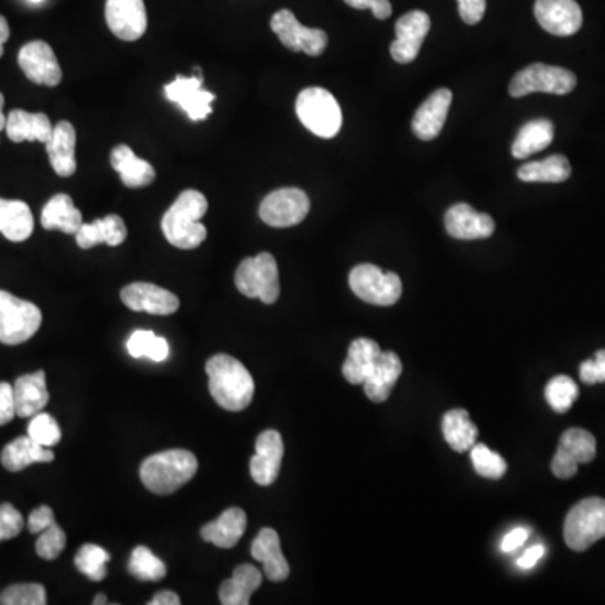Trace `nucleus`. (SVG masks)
<instances>
[{"instance_id": "79ce46f5", "label": "nucleus", "mask_w": 605, "mask_h": 605, "mask_svg": "<svg viewBox=\"0 0 605 605\" xmlns=\"http://www.w3.org/2000/svg\"><path fill=\"white\" fill-rule=\"evenodd\" d=\"M471 461L476 473L483 478L499 479L507 473V461L503 460L498 453L489 450L485 444L476 443L471 447Z\"/></svg>"}, {"instance_id": "09e8293b", "label": "nucleus", "mask_w": 605, "mask_h": 605, "mask_svg": "<svg viewBox=\"0 0 605 605\" xmlns=\"http://www.w3.org/2000/svg\"><path fill=\"white\" fill-rule=\"evenodd\" d=\"M15 415L14 389L11 383L0 382V425L9 424Z\"/></svg>"}, {"instance_id": "4d7b16f0", "label": "nucleus", "mask_w": 605, "mask_h": 605, "mask_svg": "<svg viewBox=\"0 0 605 605\" xmlns=\"http://www.w3.org/2000/svg\"><path fill=\"white\" fill-rule=\"evenodd\" d=\"M9 36H11L9 22L6 21L4 15H0V57L4 54V44L8 43Z\"/></svg>"}, {"instance_id": "f3484780", "label": "nucleus", "mask_w": 605, "mask_h": 605, "mask_svg": "<svg viewBox=\"0 0 605 605\" xmlns=\"http://www.w3.org/2000/svg\"><path fill=\"white\" fill-rule=\"evenodd\" d=\"M534 18L553 36H574L581 31L582 9L575 0H537Z\"/></svg>"}, {"instance_id": "603ef678", "label": "nucleus", "mask_w": 605, "mask_h": 605, "mask_svg": "<svg viewBox=\"0 0 605 605\" xmlns=\"http://www.w3.org/2000/svg\"><path fill=\"white\" fill-rule=\"evenodd\" d=\"M56 523L54 520V511L50 507H40L29 515L28 528L31 533L40 534L41 531Z\"/></svg>"}, {"instance_id": "5fc2aeb1", "label": "nucleus", "mask_w": 605, "mask_h": 605, "mask_svg": "<svg viewBox=\"0 0 605 605\" xmlns=\"http://www.w3.org/2000/svg\"><path fill=\"white\" fill-rule=\"evenodd\" d=\"M543 555H545V547L533 545L531 549H528L527 552L520 557V559H518V566L525 570L533 569V566L542 560Z\"/></svg>"}, {"instance_id": "864d4df0", "label": "nucleus", "mask_w": 605, "mask_h": 605, "mask_svg": "<svg viewBox=\"0 0 605 605\" xmlns=\"http://www.w3.org/2000/svg\"><path fill=\"white\" fill-rule=\"evenodd\" d=\"M528 534H530V531L527 528H515V530H511L507 537L503 538V552H514V550L520 549L527 542Z\"/></svg>"}, {"instance_id": "37998d69", "label": "nucleus", "mask_w": 605, "mask_h": 605, "mask_svg": "<svg viewBox=\"0 0 605 605\" xmlns=\"http://www.w3.org/2000/svg\"><path fill=\"white\" fill-rule=\"evenodd\" d=\"M28 435L36 443H40L41 446L54 447L60 444L63 434H61L60 424L53 415L40 412V414L32 415L31 422H29Z\"/></svg>"}, {"instance_id": "7ed1b4c3", "label": "nucleus", "mask_w": 605, "mask_h": 605, "mask_svg": "<svg viewBox=\"0 0 605 605\" xmlns=\"http://www.w3.org/2000/svg\"><path fill=\"white\" fill-rule=\"evenodd\" d=\"M197 467V457L191 451H163L143 461L140 478L155 495H172L194 478Z\"/></svg>"}, {"instance_id": "4468645a", "label": "nucleus", "mask_w": 605, "mask_h": 605, "mask_svg": "<svg viewBox=\"0 0 605 605\" xmlns=\"http://www.w3.org/2000/svg\"><path fill=\"white\" fill-rule=\"evenodd\" d=\"M19 66H21L29 82L36 85L54 86L60 85L63 79L60 63L53 47L44 41H32L22 46L19 51Z\"/></svg>"}, {"instance_id": "de8ad7c7", "label": "nucleus", "mask_w": 605, "mask_h": 605, "mask_svg": "<svg viewBox=\"0 0 605 605\" xmlns=\"http://www.w3.org/2000/svg\"><path fill=\"white\" fill-rule=\"evenodd\" d=\"M581 379L588 386L605 382V350H598L594 358L581 365Z\"/></svg>"}, {"instance_id": "c9c22d12", "label": "nucleus", "mask_w": 605, "mask_h": 605, "mask_svg": "<svg viewBox=\"0 0 605 605\" xmlns=\"http://www.w3.org/2000/svg\"><path fill=\"white\" fill-rule=\"evenodd\" d=\"M443 434L446 443L456 453H464L475 446L478 440V428L473 424L464 409H453L444 414Z\"/></svg>"}, {"instance_id": "052dcab7", "label": "nucleus", "mask_w": 605, "mask_h": 605, "mask_svg": "<svg viewBox=\"0 0 605 605\" xmlns=\"http://www.w3.org/2000/svg\"><path fill=\"white\" fill-rule=\"evenodd\" d=\"M29 2H32V4H41L43 0H29Z\"/></svg>"}, {"instance_id": "9b49d317", "label": "nucleus", "mask_w": 605, "mask_h": 605, "mask_svg": "<svg viewBox=\"0 0 605 605\" xmlns=\"http://www.w3.org/2000/svg\"><path fill=\"white\" fill-rule=\"evenodd\" d=\"M310 213V198L301 188H278L266 195L259 217L271 227H291L303 223Z\"/></svg>"}, {"instance_id": "c03bdc74", "label": "nucleus", "mask_w": 605, "mask_h": 605, "mask_svg": "<svg viewBox=\"0 0 605 605\" xmlns=\"http://www.w3.org/2000/svg\"><path fill=\"white\" fill-rule=\"evenodd\" d=\"M46 602V588L41 584H15L0 594V604L4 605H44Z\"/></svg>"}, {"instance_id": "6e6d98bb", "label": "nucleus", "mask_w": 605, "mask_h": 605, "mask_svg": "<svg viewBox=\"0 0 605 605\" xmlns=\"http://www.w3.org/2000/svg\"><path fill=\"white\" fill-rule=\"evenodd\" d=\"M181 604V598L175 592L172 591H162L159 594H155V597L150 601V605H179Z\"/></svg>"}, {"instance_id": "a878e982", "label": "nucleus", "mask_w": 605, "mask_h": 605, "mask_svg": "<svg viewBox=\"0 0 605 605\" xmlns=\"http://www.w3.org/2000/svg\"><path fill=\"white\" fill-rule=\"evenodd\" d=\"M248 527V517L241 508H229L216 521H210L201 528L202 540L219 547L233 549L238 545Z\"/></svg>"}, {"instance_id": "e433bc0d", "label": "nucleus", "mask_w": 605, "mask_h": 605, "mask_svg": "<svg viewBox=\"0 0 605 605\" xmlns=\"http://www.w3.org/2000/svg\"><path fill=\"white\" fill-rule=\"evenodd\" d=\"M572 174L569 159L563 155H552L540 162L525 163L518 169V179L523 182H542V184H560Z\"/></svg>"}, {"instance_id": "0eeeda50", "label": "nucleus", "mask_w": 605, "mask_h": 605, "mask_svg": "<svg viewBox=\"0 0 605 605\" xmlns=\"http://www.w3.org/2000/svg\"><path fill=\"white\" fill-rule=\"evenodd\" d=\"M236 287L245 296L259 298L266 305H273L280 298V273L273 255L261 252L245 259L236 271Z\"/></svg>"}, {"instance_id": "9d476101", "label": "nucleus", "mask_w": 605, "mask_h": 605, "mask_svg": "<svg viewBox=\"0 0 605 605\" xmlns=\"http://www.w3.org/2000/svg\"><path fill=\"white\" fill-rule=\"evenodd\" d=\"M271 29L281 44L293 53H305L315 57L325 53L326 44H328L325 31L306 28L288 9H281L273 15Z\"/></svg>"}, {"instance_id": "13d9d810", "label": "nucleus", "mask_w": 605, "mask_h": 605, "mask_svg": "<svg viewBox=\"0 0 605 605\" xmlns=\"http://www.w3.org/2000/svg\"><path fill=\"white\" fill-rule=\"evenodd\" d=\"M8 125V117L4 115V95L0 93V131L6 130Z\"/></svg>"}, {"instance_id": "f03ea898", "label": "nucleus", "mask_w": 605, "mask_h": 605, "mask_svg": "<svg viewBox=\"0 0 605 605\" xmlns=\"http://www.w3.org/2000/svg\"><path fill=\"white\" fill-rule=\"evenodd\" d=\"M209 204L198 191H184L162 219L163 236L179 249H195L206 241L207 229L201 223Z\"/></svg>"}, {"instance_id": "f257e3e1", "label": "nucleus", "mask_w": 605, "mask_h": 605, "mask_svg": "<svg viewBox=\"0 0 605 605\" xmlns=\"http://www.w3.org/2000/svg\"><path fill=\"white\" fill-rule=\"evenodd\" d=\"M209 376L210 396L226 411H245L255 397V380L248 368L230 357V355H214L206 365Z\"/></svg>"}, {"instance_id": "a211bd4d", "label": "nucleus", "mask_w": 605, "mask_h": 605, "mask_svg": "<svg viewBox=\"0 0 605 605\" xmlns=\"http://www.w3.org/2000/svg\"><path fill=\"white\" fill-rule=\"evenodd\" d=\"M121 301L133 312L166 316L177 312L181 301L172 291L152 283H131L121 290Z\"/></svg>"}, {"instance_id": "8fccbe9b", "label": "nucleus", "mask_w": 605, "mask_h": 605, "mask_svg": "<svg viewBox=\"0 0 605 605\" xmlns=\"http://www.w3.org/2000/svg\"><path fill=\"white\" fill-rule=\"evenodd\" d=\"M461 19L466 24L475 25L485 18L486 0H457Z\"/></svg>"}, {"instance_id": "a19ab883", "label": "nucleus", "mask_w": 605, "mask_h": 605, "mask_svg": "<svg viewBox=\"0 0 605 605\" xmlns=\"http://www.w3.org/2000/svg\"><path fill=\"white\" fill-rule=\"evenodd\" d=\"M545 399L550 408L559 414H565L579 399V387L566 376H557L547 383Z\"/></svg>"}, {"instance_id": "473e14b6", "label": "nucleus", "mask_w": 605, "mask_h": 605, "mask_svg": "<svg viewBox=\"0 0 605 605\" xmlns=\"http://www.w3.org/2000/svg\"><path fill=\"white\" fill-rule=\"evenodd\" d=\"M41 224L46 230L56 229L64 234H76L85 223L73 198L67 194H57L44 206Z\"/></svg>"}, {"instance_id": "6ab92c4d", "label": "nucleus", "mask_w": 605, "mask_h": 605, "mask_svg": "<svg viewBox=\"0 0 605 605\" xmlns=\"http://www.w3.org/2000/svg\"><path fill=\"white\" fill-rule=\"evenodd\" d=\"M283 456L284 444L280 432L273 431V429L261 432L256 440V454L249 464L252 479L259 486L273 485L280 475Z\"/></svg>"}, {"instance_id": "b1692460", "label": "nucleus", "mask_w": 605, "mask_h": 605, "mask_svg": "<svg viewBox=\"0 0 605 605\" xmlns=\"http://www.w3.org/2000/svg\"><path fill=\"white\" fill-rule=\"evenodd\" d=\"M51 165L60 177H72L76 172V130L69 121H60L46 143Z\"/></svg>"}, {"instance_id": "20e7f679", "label": "nucleus", "mask_w": 605, "mask_h": 605, "mask_svg": "<svg viewBox=\"0 0 605 605\" xmlns=\"http://www.w3.org/2000/svg\"><path fill=\"white\" fill-rule=\"evenodd\" d=\"M296 115L320 139H333L342 128L341 105L332 93L323 88H306L298 95Z\"/></svg>"}, {"instance_id": "2eb2a0df", "label": "nucleus", "mask_w": 605, "mask_h": 605, "mask_svg": "<svg viewBox=\"0 0 605 605\" xmlns=\"http://www.w3.org/2000/svg\"><path fill=\"white\" fill-rule=\"evenodd\" d=\"M105 15L115 36L128 43L139 41L149 25L143 0H107Z\"/></svg>"}, {"instance_id": "6e6552de", "label": "nucleus", "mask_w": 605, "mask_h": 605, "mask_svg": "<svg viewBox=\"0 0 605 605\" xmlns=\"http://www.w3.org/2000/svg\"><path fill=\"white\" fill-rule=\"evenodd\" d=\"M577 86V76L565 67L549 64H531L511 79L510 95L523 98L531 93H550V95H569Z\"/></svg>"}, {"instance_id": "bb28decb", "label": "nucleus", "mask_w": 605, "mask_h": 605, "mask_svg": "<svg viewBox=\"0 0 605 605\" xmlns=\"http://www.w3.org/2000/svg\"><path fill=\"white\" fill-rule=\"evenodd\" d=\"M76 242L82 249H91L98 245H108L111 248L123 245L128 230L123 219L117 214L95 220V223L83 224L75 234Z\"/></svg>"}, {"instance_id": "f704fd0d", "label": "nucleus", "mask_w": 605, "mask_h": 605, "mask_svg": "<svg viewBox=\"0 0 605 605\" xmlns=\"http://www.w3.org/2000/svg\"><path fill=\"white\" fill-rule=\"evenodd\" d=\"M553 134H555L553 123L547 118L528 121L518 131L517 139H515L514 147H511V153H514L515 159H527L533 153L542 152L553 142Z\"/></svg>"}, {"instance_id": "aec40b11", "label": "nucleus", "mask_w": 605, "mask_h": 605, "mask_svg": "<svg viewBox=\"0 0 605 605\" xmlns=\"http://www.w3.org/2000/svg\"><path fill=\"white\" fill-rule=\"evenodd\" d=\"M444 226L451 238L461 241L486 239L495 233V220L488 214L478 213L469 204H454L444 216Z\"/></svg>"}, {"instance_id": "cd10ccee", "label": "nucleus", "mask_w": 605, "mask_h": 605, "mask_svg": "<svg viewBox=\"0 0 605 605\" xmlns=\"http://www.w3.org/2000/svg\"><path fill=\"white\" fill-rule=\"evenodd\" d=\"M402 376V361L393 352H382L376 367L364 382L365 393L372 402H386Z\"/></svg>"}, {"instance_id": "f8f14e48", "label": "nucleus", "mask_w": 605, "mask_h": 605, "mask_svg": "<svg viewBox=\"0 0 605 605\" xmlns=\"http://www.w3.org/2000/svg\"><path fill=\"white\" fill-rule=\"evenodd\" d=\"M597 443L585 429L572 428L560 437L559 450L552 461V473L560 479H570L577 473L579 464L594 461Z\"/></svg>"}, {"instance_id": "2f4dec72", "label": "nucleus", "mask_w": 605, "mask_h": 605, "mask_svg": "<svg viewBox=\"0 0 605 605\" xmlns=\"http://www.w3.org/2000/svg\"><path fill=\"white\" fill-rule=\"evenodd\" d=\"M262 582V574L256 566L242 563L234 570L233 577L223 582L219 588L220 604L248 605L251 595L258 591Z\"/></svg>"}, {"instance_id": "bf43d9fd", "label": "nucleus", "mask_w": 605, "mask_h": 605, "mask_svg": "<svg viewBox=\"0 0 605 605\" xmlns=\"http://www.w3.org/2000/svg\"><path fill=\"white\" fill-rule=\"evenodd\" d=\"M107 595L105 594H98L96 595V598L95 601H93V604L95 605H101V604H107Z\"/></svg>"}, {"instance_id": "5701e85b", "label": "nucleus", "mask_w": 605, "mask_h": 605, "mask_svg": "<svg viewBox=\"0 0 605 605\" xmlns=\"http://www.w3.org/2000/svg\"><path fill=\"white\" fill-rule=\"evenodd\" d=\"M12 389H14L15 414L19 418L25 419L40 414L50 402L46 374L43 370L19 377Z\"/></svg>"}, {"instance_id": "49530a36", "label": "nucleus", "mask_w": 605, "mask_h": 605, "mask_svg": "<svg viewBox=\"0 0 605 605\" xmlns=\"http://www.w3.org/2000/svg\"><path fill=\"white\" fill-rule=\"evenodd\" d=\"M24 528V518L12 505H0V542L12 540Z\"/></svg>"}, {"instance_id": "39448f33", "label": "nucleus", "mask_w": 605, "mask_h": 605, "mask_svg": "<svg viewBox=\"0 0 605 605\" xmlns=\"http://www.w3.org/2000/svg\"><path fill=\"white\" fill-rule=\"evenodd\" d=\"M563 538L569 549L585 552L605 538V499L587 498L566 515Z\"/></svg>"}, {"instance_id": "7c9ffc66", "label": "nucleus", "mask_w": 605, "mask_h": 605, "mask_svg": "<svg viewBox=\"0 0 605 605\" xmlns=\"http://www.w3.org/2000/svg\"><path fill=\"white\" fill-rule=\"evenodd\" d=\"M0 461L6 469L11 473H19L31 464L51 463L54 461V453L51 447L41 446L32 437H18L9 443L0 454Z\"/></svg>"}, {"instance_id": "dca6fc26", "label": "nucleus", "mask_w": 605, "mask_h": 605, "mask_svg": "<svg viewBox=\"0 0 605 605\" xmlns=\"http://www.w3.org/2000/svg\"><path fill=\"white\" fill-rule=\"evenodd\" d=\"M431 31V18L425 12L412 11L396 22V41L390 54L400 64H409L421 53L422 43Z\"/></svg>"}, {"instance_id": "ea45409f", "label": "nucleus", "mask_w": 605, "mask_h": 605, "mask_svg": "<svg viewBox=\"0 0 605 605\" xmlns=\"http://www.w3.org/2000/svg\"><path fill=\"white\" fill-rule=\"evenodd\" d=\"M108 562H110V553L93 543L83 545L75 559L76 569L93 582H101L107 577Z\"/></svg>"}, {"instance_id": "c756f323", "label": "nucleus", "mask_w": 605, "mask_h": 605, "mask_svg": "<svg viewBox=\"0 0 605 605\" xmlns=\"http://www.w3.org/2000/svg\"><path fill=\"white\" fill-rule=\"evenodd\" d=\"M380 355H382V350L377 342L368 341V338H357L352 342L347 360L342 368L345 379L354 386H364Z\"/></svg>"}, {"instance_id": "4c0bfd02", "label": "nucleus", "mask_w": 605, "mask_h": 605, "mask_svg": "<svg viewBox=\"0 0 605 605\" xmlns=\"http://www.w3.org/2000/svg\"><path fill=\"white\" fill-rule=\"evenodd\" d=\"M128 354L133 358H150L153 361L166 360L171 347L163 336H156L150 329H137L127 342Z\"/></svg>"}, {"instance_id": "4be33fe9", "label": "nucleus", "mask_w": 605, "mask_h": 605, "mask_svg": "<svg viewBox=\"0 0 605 605\" xmlns=\"http://www.w3.org/2000/svg\"><path fill=\"white\" fill-rule=\"evenodd\" d=\"M252 559L264 566V575L271 582L287 581L290 575V563L281 552L280 537L273 528H262L251 545Z\"/></svg>"}, {"instance_id": "58836bf2", "label": "nucleus", "mask_w": 605, "mask_h": 605, "mask_svg": "<svg viewBox=\"0 0 605 605\" xmlns=\"http://www.w3.org/2000/svg\"><path fill=\"white\" fill-rule=\"evenodd\" d=\"M128 572L137 581L160 582L165 579L166 566L159 557L153 555L152 550L140 545L131 553L130 562H128Z\"/></svg>"}, {"instance_id": "3c124183", "label": "nucleus", "mask_w": 605, "mask_h": 605, "mask_svg": "<svg viewBox=\"0 0 605 605\" xmlns=\"http://www.w3.org/2000/svg\"><path fill=\"white\" fill-rule=\"evenodd\" d=\"M345 4L350 6L354 9H370L377 19H387L392 14V4L390 0H345Z\"/></svg>"}, {"instance_id": "72a5a7b5", "label": "nucleus", "mask_w": 605, "mask_h": 605, "mask_svg": "<svg viewBox=\"0 0 605 605\" xmlns=\"http://www.w3.org/2000/svg\"><path fill=\"white\" fill-rule=\"evenodd\" d=\"M34 230V217L28 204L22 201L0 198V234L12 242H22L31 238Z\"/></svg>"}, {"instance_id": "c85d7f7f", "label": "nucleus", "mask_w": 605, "mask_h": 605, "mask_svg": "<svg viewBox=\"0 0 605 605\" xmlns=\"http://www.w3.org/2000/svg\"><path fill=\"white\" fill-rule=\"evenodd\" d=\"M110 162L127 187L142 188L155 181V169L147 160L134 155L133 150L128 145L115 147Z\"/></svg>"}, {"instance_id": "423d86ee", "label": "nucleus", "mask_w": 605, "mask_h": 605, "mask_svg": "<svg viewBox=\"0 0 605 605\" xmlns=\"http://www.w3.org/2000/svg\"><path fill=\"white\" fill-rule=\"evenodd\" d=\"M43 313L31 301L0 290V342L21 345L36 335Z\"/></svg>"}, {"instance_id": "393cba45", "label": "nucleus", "mask_w": 605, "mask_h": 605, "mask_svg": "<svg viewBox=\"0 0 605 605\" xmlns=\"http://www.w3.org/2000/svg\"><path fill=\"white\" fill-rule=\"evenodd\" d=\"M53 130L47 115L29 114L24 110H12L6 125V133L14 143L41 142L46 145L53 137Z\"/></svg>"}, {"instance_id": "1a4fd4ad", "label": "nucleus", "mask_w": 605, "mask_h": 605, "mask_svg": "<svg viewBox=\"0 0 605 605\" xmlns=\"http://www.w3.org/2000/svg\"><path fill=\"white\" fill-rule=\"evenodd\" d=\"M352 291L370 305L392 306L402 294V281L396 273H383L376 264L355 266L348 277Z\"/></svg>"}, {"instance_id": "a18cd8bd", "label": "nucleus", "mask_w": 605, "mask_h": 605, "mask_svg": "<svg viewBox=\"0 0 605 605\" xmlns=\"http://www.w3.org/2000/svg\"><path fill=\"white\" fill-rule=\"evenodd\" d=\"M66 547V533L60 525H51L41 531L36 542V553L44 560H56Z\"/></svg>"}, {"instance_id": "412c9836", "label": "nucleus", "mask_w": 605, "mask_h": 605, "mask_svg": "<svg viewBox=\"0 0 605 605\" xmlns=\"http://www.w3.org/2000/svg\"><path fill=\"white\" fill-rule=\"evenodd\" d=\"M451 104H453L451 89L441 88L432 93L415 111L414 120H412V131L415 137L424 142L434 140L443 131Z\"/></svg>"}, {"instance_id": "ddd939ff", "label": "nucleus", "mask_w": 605, "mask_h": 605, "mask_svg": "<svg viewBox=\"0 0 605 605\" xmlns=\"http://www.w3.org/2000/svg\"><path fill=\"white\" fill-rule=\"evenodd\" d=\"M204 76L201 67H194V76H177L165 86V96L172 104H177L192 121H204L213 114L216 95L202 88Z\"/></svg>"}]
</instances>
